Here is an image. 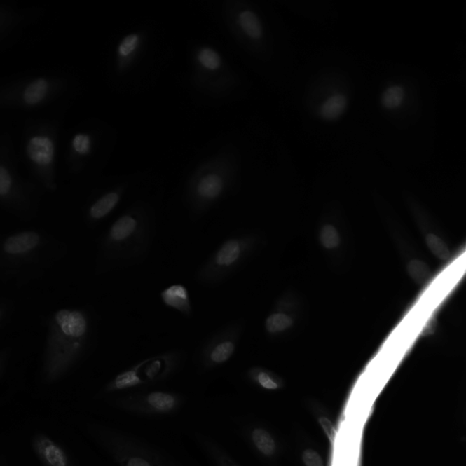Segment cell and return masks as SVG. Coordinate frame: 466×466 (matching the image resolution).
<instances>
[{
	"label": "cell",
	"mask_w": 466,
	"mask_h": 466,
	"mask_svg": "<svg viewBox=\"0 0 466 466\" xmlns=\"http://www.w3.org/2000/svg\"><path fill=\"white\" fill-rule=\"evenodd\" d=\"M434 324H431V322H429L427 325L425 326V328L423 329L422 335H425V336H426V335L432 334L434 333Z\"/></svg>",
	"instance_id": "32"
},
{
	"label": "cell",
	"mask_w": 466,
	"mask_h": 466,
	"mask_svg": "<svg viewBox=\"0 0 466 466\" xmlns=\"http://www.w3.org/2000/svg\"><path fill=\"white\" fill-rule=\"evenodd\" d=\"M404 100V90L403 87L391 86L385 91H383L382 96H381V104L383 108L392 111V109H398Z\"/></svg>",
	"instance_id": "18"
},
{
	"label": "cell",
	"mask_w": 466,
	"mask_h": 466,
	"mask_svg": "<svg viewBox=\"0 0 466 466\" xmlns=\"http://www.w3.org/2000/svg\"><path fill=\"white\" fill-rule=\"evenodd\" d=\"M408 273L411 278L418 285H423L430 279L431 270L428 265L422 261H411L408 264Z\"/></svg>",
	"instance_id": "22"
},
{
	"label": "cell",
	"mask_w": 466,
	"mask_h": 466,
	"mask_svg": "<svg viewBox=\"0 0 466 466\" xmlns=\"http://www.w3.org/2000/svg\"><path fill=\"white\" fill-rule=\"evenodd\" d=\"M426 245L431 249L432 254L441 260H447L451 256L448 247L439 237L435 236L434 234H428L426 237Z\"/></svg>",
	"instance_id": "23"
},
{
	"label": "cell",
	"mask_w": 466,
	"mask_h": 466,
	"mask_svg": "<svg viewBox=\"0 0 466 466\" xmlns=\"http://www.w3.org/2000/svg\"><path fill=\"white\" fill-rule=\"evenodd\" d=\"M161 300L169 308L174 309L185 317L193 315L190 296L187 288L182 285H173L161 292Z\"/></svg>",
	"instance_id": "11"
},
{
	"label": "cell",
	"mask_w": 466,
	"mask_h": 466,
	"mask_svg": "<svg viewBox=\"0 0 466 466\" xmlns=\"http://www.w3.org/2000/svg\"><path fill=\"white\" fill-rule=\"evenodd\" d=\"M199 60L205 68L216 69L220 67L221 60L218 54L210 48H203L199 55Z\"/></svg>",
	"instance_id": "26"
},
{
	"label": "cell",
	"mask_w": 466,
	"mask_h": 466,
	"mask_svg": "<svg viewBox=\"0 0 466 466\" xmlns=\"http://www.w3.org/2000/svg\"><path fill=\"white\" fill-rule=\"evenodd\" d=\"M90 138L87 135H84V134H78L73 139V147H74L75 151L78 152V153L86 154L88 150H90Z\"/></svg>",
	"instance_id": "27"
},
{
	"label": "cell",
	"mask_w": 466,
	"mask_h": 466,
	"mask_svg": "<svg viewBox=\"0 0 466 466\" xmlns=\"http://www.w3.org/2000/svg\"><path fill=\"white\" fill-rule=\"evenodd\" d=\"M321 242L327 249H334L340 243V237L336 229L331 225H325L321 231Z\"/></svg>",
	"instance_id": "24"
},
{
	"label": "cell",
	"mask_w": 466,
	"mask_h": 466,
	"mask_svg": "<svg viewBox=\"0 0 466 466\" xmlns=\"http://www.w3.org/2000/svg\"><path fill=\"white\" fill-rule=\"evenodd\" d=\"M224 190V182L217 175L204 177L197 188L198 196L202 202H212L217 199Z\"/></svg>",
	"instance_id": "15"
},
{
	"label": "cell",
	"mask_w": 466,
	"mask_h": 466,
	"mask_svg": "<svg viewBox=\"0 0 466 466\" xmlns=\"http://www.w3.org/2000/svg\"><path fill=\"white\" fill-rule=\"evenodd\" d=\"M347 107H348L347 97L343 94H334L322 103L320 109V115L324 121H334L345 112Z\"/></svg>",
	"instance_id": "13"
},
{
	"label": "cell",
	"mask_w": 466,
	"mask_h": 466,
	"mask_svg": "<svg viewBox=\"0 0 466 466\" xmlns=\"http://www.w3.org/2000/svg\"><path fill=\"white\" fill-rule=\"evenodd\" d=\"M320 422H321L322 428L324 429L326 434H328L329 438H330L331 441H334L335 437V431L333 425H331V422L326 418H322L321 421Z\"/></svg>",
	"instance_id": "31"
},
{
	"label": "cell",
	"mask_w": 466,
	"mask_h": 466,
	"mask_svg": "<svg viewBox=\"0 0 466 466\" xmlns=\"http://www.w3.org/2000/svg\"><path fill=\"white\" fill-rule=\"evenodd\" d=\"M36 447L42 458L50 466H67L68 465L65 453L53 441L46 439V438H41L36 444Z\"/></svg>",
	"instance_id": "16"
},
{
	"label": "cell",
	"mask_w": 466,
	"mask_h": 466,
	"mask_svg": "<svg viewBox=\"0 0 466 466\" xmlns=\"http://www.w3.org/2000/svg\"><path fill=\"white\" fill-rule=\"evenodd\" d=\"M48 90V83L44 79H36L24 91V100L29 105L38 104L44 99Z\"/></svg>",
	"instance_id": "19"
},
{
	"label": "cell",
	"mask_w": 466,
	"mask_h": 466,
	"mask_svg": "<svg viewBox=\"0 0 466 466\" xmlns=\"http://www.w3.org/2000/svg\"><path fill=\"white\" fill-rule=\"evenodd\" d=\"M112 404L117 409L136 416H170L181 410L185 398L178 392L152 390L118 395Z\"/></svg>",
	"instance_id": "6"
},
{
	"label": "cell",
	"mask_w": 466,
	"mask_h": 466,
	"mask_svg": "<svg viewBox=\"0 0 466 466\" xmlns=\"http://www.w3.org/2000/svg\"><path fill=\"white\" fill-rule=\"evenodd\" d=\"M240 24L246 34L252 39L261 38V34H263V29H261L260 21L252 11H245L240 14Z\"/></svg>",
	"instance_id": "20"
},
{
	"label": "cell",
	"mask_w": 466,
	"mask_h": 466,
	"mask_svg": "<svg viewBox=\"0 0 466 466\" xmlns=\"http://www.w3.org/2000/svg\"><path fill=\"white\" fill-rule=\"evenodd\" d=\"M44 347V373L50 380L65 374L81 357L91 331L87 310L60 309L48 317Z\"/></svg>",
	"instance_id": "2"
},
{
	"label": "cell",
	"mask_w": 466,
	"mask_h": 466,
	"mask_svg": "<svg viewBox=\"0 0 466 466\" xmlns=\"http://www.w3.org/2000/svg\"><path fill=\"white\" fill-rule=\"evenodd\" d=\"M303 461L306 466H324L321 456L313 450H306L303 453Z\"/></svg>",
	"instance_id": "29"
},
{
	"label": "cell",
	"mask_w": 466,
	"mask_h": 466,
	"mask_svg": "<svg viewBox=\"0 0 466 466\" xmlns=\"http://www.w3.org/2000/svg\"><path fill=\"white\" fill-rule=\"evenodd\" d=\"M137 44H138V36L130 35L126 36L120 46V53L123 56H128L135 50Z\"/></svg>",
	"instance_id": "28"
},
{
	"label": "cell",
	"mask_w": 466,
	"mask_h": 466,
	"mask_svg": "<svg viewBox=\"0 0 466 466\" xmlns=\"http://www.w3.org/2000/svg\"><path fill=\"white\" fill-rule=\"evenodd\" d=\"M27 151L29 157L39 165H48L53 160L54 146L48 137H34L29 142Z\"/></svg>",
	"instance_id": "12"
},
{
	"label": "cell",
	"mask_w": 466,
	"mask_h": 466,
	"mask_svg": "<svg viewBox=\"0 0 466 466\" xmlns=\"http://www.w3.org/2000/svg\"><path fill=\"white\" fill-rule=\"evenodd\" d=\"M243 437L249 446L261 458L273 459L278 452V444L272 432L263 426L255 423H245L242 425Z\"/></svg>",
	"instance_id": "9"
},
{
	"label": "cell",
	"mask_w": 466,
	"mask_h": 466,
	"mask_svg": "<svg viewBox=\"0 0 466 466\" xmlns=\"http://www.w3.org/2000/svg\"><path fill=\"white\" fill-rule=\"evenodd\" d=\"M66 254V245L43 231L24 230L0 239V280L22 285L41 278Z\"/></svg>",
	"instance_id": "1"
},
{
	"label": "cell",
	"mask_w": 466,
	"mask_h": 466,
	"mask_svg": "<svg viewBox=\"0 0 466 466\" xmlns=\"http://www.w3.org/2000/svg\"><path fill=\"white\" fill-rule=\"evenodd\" d=\"M12 313V304L6 300H0V327L7 324Z\"/></svg>",
	"instance_id": "30"
},
{
	"label": "cell",
	"mask_w": 466,
	"mask_h": 466,
	"mask_svg": "<svg viewBox=\"0 0 466 466\" xmlns=\"http://www.w3.org/2000/svg\"><path fill=\"white\" fill-rule=\"evenodd\" d=\"M246 377L249 382L265 390H277L282 385L281 380L275 374L261 367L251 368Z\"/></svg>",
	"instance_id": "17"
},
{
	"label": "cell",
	"mask_w": 466,
	"mask_h": 466,
	"mask_svg": "<svg viewBox=\"0 0 466 466\" xmlns=\"http://www.w3.org/2000/svg\"><path fill=\"white\" fill-rule=\"evenodd\" d=\"M118 202H120V194L117 193H109L100 198L88 211L90 221L97 222L104 219L114 211Z\"/></svg>",
	"instance_id": "14"
},
{
	"label": "cell",
	"mask_w": 466,
	"mask_h": 466,
	"mask_svg": "<svg viewBox=\"0 0 466 466\" xmlns=\"http://www.w3.org/2000/svg\"><path fill=\"white\" fill-rule=\"evenodd\" d=\"M152 226L142 216L128 213L118 218L100 243L99 267L102 270L135 263L147 251Z\"/></svg>",
	"instance_id": "3"
},
{
	"label": "cell",
	"mask_w": 466,
	"mask_h": 466,
	"mask_svg": "<svg viewBox=\"0 0 466 466\" xmlns=\"http://www.w3.org/2000/svg\"><path fill=\"white\" fill-rule=\"evenodd\" d=\"M292 324V320L291 317L285 315V313H275L268 317L266 322H265V327H266L268 333L273 334L287 330Z\"/></svg>",
	"instance_id": "21"
},
{
	"label": "cell",
	"mask_w": 466,
	"mask_h": 466,
	"mask_svg": "<svg viewBox=\"0 0 466 466\" xmlns=\"http://www.w3.org/2000/svg\"><path fill=\"white\" fill-rule=\"evenodd\" d=\"M97 432L118 466H179L167 453L129 432L109 426H100Z\"/></svg>",
	"instance_id": "4"
},
{
	"label": "cell",
	"mask_w": 466,
	"mask_h": 466,
	"mask_svg": "<svg viewBox=\"0 0 466 466\" xmlns=\"http://www.w3.org/2000/svg\"><path fill=\"white\" fill-rule=\"evenodd\" d=\"M181 352L172 351L146 359L132 367L142 388L163 383L174 376L181 366Z\"/></svg>",
	"instance_id": "8"
},
{
	"label": "cell",
	"mask_w": 466,
	"mask_h": 466,
	"mask_svg": "<svg viewBox=\"0 0 466 466\" xmlns=\"http://www.w3.org/2000/svg\"><path fill=\"white\" fill-rule=\"evenodd\" d=\"M255 243L254 237L252 235L228 239L198 273V282L210 285L224 282L243 263Z\"/></svg>",
	"instance_id": "5"
},
{
	"label": "cell",
	"mask_w": 466,
	"mask_h": 466,
	"mask_svg": "<svg viewBox=\"0 0 466 466\" xmlns=\"http://www.w3.org/2000/svg\"><path fill=\"white\" fill-rule=\"evenodd\" d=\"M242 331V322L236 321L210 338L199 355V362L203 370H214L229 362L235 355Z\"/></svg>",
	"instance_id": "7"
},
{
	"label": "cell",
	"mask_w": 466,
	"mask_h": 466,
	"mask_svg": "<svg viewBox=\"0 0 466 466\" xmlns=\"http://www.w3.org/2000/svg\"><path fill=\"white\" fill-rule=\"evenodd\" d=\"M198 446L202 449L204 455L214 466H242L235 461L224 447L217 441L204 434H198L195 437Z\"/></svg>",
	"instance_id": "10"
},
{
	"label": "cell",
	"mask_w": 466,
	"mask_h": 466,
	"mask_svg": "<svg viewBox=\"0 0 466 466\" xmlns=\"http://www.w3.org/2000/svg\"><path fill=\"white\" fill-rule=\"evenodd\" d=\"M13 182L4 167L0 166V200H8L12 193Z\"/></svg>",
	"instance_id": "25"
}]
</instances>
